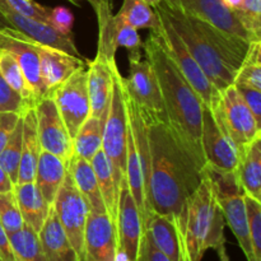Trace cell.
I'll list each match as a JSON object with an SVG mask.
<instances>
[{"label": "cell", "mask_w": 261, "mask_h": 261, "mask_svg": "<svg viewBox=\"0 0 261 261\" xmlns=\"http://www.w3.org/2000/svg\"><path fill=\"white\" fill-rule=\"evenodd\" d=\"M145 120L150 157L148 211L149 216L157 213L175 221L184 247L188 201L203 180V168L173 134L167 122L147 117Z\"/></svg>", "instance_id": "obj_1"}, {"label": "cell", "mask_w": 261, "mask_h": 261, "mask_svg": "<svg viewBox=\"0 0 261 261\" xmlns=\"http://www.w3.org/2000/svg\"><path fill=\"white\" fill-rule=\"evenodd\" d=\"M153 9L167 18L217 91L233 84L251 45L250 41L184 12L172 0H162Z\"/></svg>", "instance_id": "obj_2"}, {"label": "cell", "mask_w": 261, "mask_h": 261, "mask_svg": "<svg viewBox=\"0 0 261 261\" xmlns=\"http://www.w3.org/2000/svg\"><path fill=\"white\" fill-rule=\"evenodd\" d=\"M143 51L157 76L168 126L203 168L206 165L200 142L204 103L168 55L160 30L150 31Z\"/></svg>", "instance_id": "obj_3"}, {"label": "cell", "mask_w": 261, "mask_h": 261, "mask_svg": "<svg viewBox=\"0 0 261 261\" xmlns=\"http://www.w3.org/2000/svg\"><path fill=\"white\" fill-rule=\"evenodd\" d=\"M223 213L203 176L200 185L188 201V218L184 234L182 261H201L209 249L216 250L221 261H229L226 251Z\"/></svg>", "instance_id": "obj_4"}, {"label": "cell", "mask_w": 261, "mask_h": 261, "mask_svg": "<svg viewBox=\"0 0 261 261\" xmlns=\"http://www.w3.org/2000/svg\"><path fill=\"white\" fill-rule=\"evenodd\" d=\"M127 111L124 96V76L119 68L114 70V87L109 114L103 125L102 148L112 166L117 189L126 180V139H127Z\"/></svg>", "instance_id": "obj_5"}, {"label": "cell", "mask_w": 261, "mask_h": 261, "mask_svg": "<svg viewBox=\"0 0 261 261\" xmlns=\"http://www.w3.org/2000/svg\"><path fill=\"white\" fill-rule=\"evenodd\" d=\"M155 13L158 15V19H160V28L158 30L162 35L163 41H165V46L168 55L171 56L175 65L177 66L181 74L185 76L189 84L193 87L196 94L200 97L201 102L205 106L212 107L218 102L221 92L217 91L213 84L209 82V79L203 73V70L198 65L195 59L193 58L190 51L188 50L185 43L182 42L180 36L177 35V32L173 30L171 23L167 20V18L161 14V13Z\"/></svg>", "instance_id": "obj_6"}, {"label": "cell", "mask_w": 261, "mask_h": 261, "mask_svg": "<svg viewBox=\"0 0 261 261\" xmlns=\"http://www.w3.org/2000/svg\"><path fill=\"white\" fill-rule=\"evenodd\" d=\"M124 89L147 119L167 122L157 76L142 55H129V75L124 78Z\"/></svg>", "instance_id": "obj_7"}, {"label": "cell", "mask_w": 261, "mask_h": 261, "mask_svg": "<svg viewBox=\"0 0 261 261\" xmlns=\"http://www.w3.org/2000/svg\"><path fill=\"white\" fill-rule=\"evenodd\" d=\"M211 109L218 115L239 152L261 135V124L255 119L233 84L221 92L218 102Z\"/></svg>", "instance_id": "obj_8"}, {"label": "cell", "mask_w": 261, "mask_h": 261, "mask_svg": "<svg viewBox=\"0 0 261 261\" xmlns=\"http://www.w3.org/2000/svg\"><path fill=\"white\" fill-rule=\"evenodd\" d=\"M87 78V65H84L48 94L53 97L71 140L82 124L91 116Z\"/></svg>", "instance_id": "obj_9"}, {"label": "cell", "mask_w": 261, "mask_h": 261, "mask_svg": "<svg viewBox=\"0 0 261 261\" xmlns=\"http://www.w3.org/2000/svg\"><path fill=\"white\" fill-rule=\"evenodd\" d=\"M53 206L79 261H83L84 227L89 214V206L76 189L69 171L56 194Z\"/></svg>", "instance_id": "obj_10"}, {"label": "cell", "mask_w": 261, "mask_h": 261, "mask_svg": "<svg viewBox=\"0 0 261 261\" xmlns=\"http://www.w3.org/2000/svg\"><path fill=\"white\" fill-rule=\"evenodd\" d=\"M201 150L208 165L224 171H234L239 163V148L231 139L218 115L209 106H203Z\"/></svg>", "instance_id": "obj_11"}, {"label": "cell", "mask_w": 261, "mask_h": 261, "mask_svg": "<svg viewBox=\"0 0 261 261\" xmlns=\"http://www.w3.org/2000/svg\"><path fill=\"white\" fill-rule=\"evenodd\" d=\"M40 45L33 38L23 35L13 28L0 30V50L9 53L19 65L25 82L37 103L46 96L45 87L41 78Z\"/></svg>", "instance_id": "obj_12"}, {"label": "cell", "mask_w": 261, "mask_h": 261, "mask_svg": "<svg viewBox=\"0 0 261 261\" xmlns=\"http://www.w3.org/2000/svg\"><path fill=\"white\" fill-rule=\"evenodd\" d=\"M35 114L41 149L53 153L68 162L74 153L73 140L66 130L53 97H42L35 105Z\"/></svg>", "instance_id": "obj_13"}, {"label": "cell", "mask_w": 261, "mask_h": 261, "mask_svg": "<svg viewBox=\"0 0 261 261\" xmlns=\"http://www.w3.org/2000/svg\"><path fill=\"white\" fill-rule=\"evenodd\" d=\"M117 249L122 250L132 260L137 261L140 244L144 236L143 218L130 194L126 180L119 186V204L116 218Z\"/></svg>", "instance_id": "obj_14"}, {"label": "cell", "mask_w": 261, "mask_h": 261, "mask_svg": "<svg viewBox=\"0 0 261 261\" xmlns=\"http://www.w3.org/2000/svg\"><path fill=\"white\" fill-rule=\"evenodd\" d=\"M116 227L106 212L89 211L84 227L83 261H114Z\"/></svg>", "instance_id": "obj_15"}, {"label": "cell", "mask_w": 261, "mask_h": 261, "mask_svg": "<svg viewBox=\"0 0 261 261\" xmlns=\"http://www.w3.org/2000/svg\"><path fill=\"white\" fill-rule=\"evenodd\" d=\"M184 12L201 18L231 35L252 42L249 32L244 28L236 13L226 7L223 0H172Z\"/></svg>", "instance_id": "obj_16"}, {"label": "cell", "mask_w": 261, "mask_h": 261, "mask_svg": "<svg viewBox=\"0 0 261 261\" xmlns=\"http://www.w3.org/2000/svg\"><path fill=\"white\" fill-rule=\"evenodd\" d=\"M87 86H88L91 116L106 121L114 87V70L117 64H109L99 58L87 61Z\"/></svg>", "instance_id": "obj_17"}, {"label": "cell", "mask_w": 261, "mask_h": 261, "mask_svg": "<svg viewBox=\"0 0 261 261\" xmlns=\"http://www.w3.org/2000/svg\"><path fill=\"white\" fill-rule=\"evenodd\" d=\"M41 78L46 96L53 93L61 83L66 81L79 68L86 65L83 59L61 51L51 46L40 45Z\"/></svg>", "instance_id": "obj_18"}, {"label": "cell", "mask_w": 261, "mask_h": 261, "mask_svg": "<svg viewBox=\"0 0 261 261\" xmlns=\"http://www.w3.org/2000/svg\"><path fill=\"white\" fill-rule=\"evenodd\" d=\"M0 12L4 14L8 22L12 24L13 30L19 31L20 33L33 38V40L42 43V45L51 46V47L59 48V50L63 51L70 48L71 41L68 36L61 35L48 23L25 17V15L15 12L12 7L8 5L5 0H0Z\"/></svg>", "instance_id": "obj_19"}, {"label": "cell", "mask_w": 261, "mask_h": 261, "mask_svg": "<svg viewBox=\"0 0 261 261\" xmlns=\"http://www.w3.org/2000/svg\"><path fill=\"white\" fill-rule=\"evenodd\" d=\"M38 239L46 261H79L53 205L38 231Z\"/></svg>", "instance_id": "obj_20"}, {"label": "cell", "mask_w": 261, "mask_h": 261, "mask_svg": "<svg viewBox=\"0 0 261 261\" xmlns=\"http://www.w3.org/2000/svg\"><path fill=\"white\" fill-rule=\"evenodd\" d=\"M144 234L153 246L172 261H182V237L175 221L162 214L152 213L144 227Z\"/></svg>", "instance_id": "obj_21"}, {"label": "cell", "mask_w": 261, "mask_h": 261, "mask_svg": "<svg viewBox=\"0 0 261 261\" xmlns=\"http://www.w3.org/2000/svg\"><path fill=\"white\" fill-rule=\"evenodd\" d=\"M244 193L232 194V195L218 196L216 198L217 203L219 204L223 213L224 221L229 226L231 231L233 232L234 237L239 241L242 252L246 256L247 261H255L252 254L251 241L249 234V224H247L246 206H245Z\"/></svg>", "instance_id": "obj_22"}, {"label": "cell", "mask_w": 261, "mask_h": 261, "mask_svg": "<svg viewBox=\"0 0 261 261\" xmlns=\"http://www.w3.org/2000/svg\"><path fill=\"white\" fill-rule=\"evenodd\" d=\"M236 175L245 195L261 201V135L240 149Z\"/></svg>", "instance_id": "obj_23"}, {"label": "cell", "mask_w": 261, "mask_h": 261, "mask_svg": "<svg viewBox=\"0 0 261 261\" xmlns=\"http://www.w3.org/2000/svg\"><path fill=\"white\" fill-rule=\"evenodd\" d=\"M22 154H20L19 168H18L17 184L33 182L35 181L36 167H37L40 153L42 150L40 142H38L37 120H36L35 107L28 109L22 115Z\"/></svg>", "instance_id": "obj_24"}, {"label": "cell", "mask_w": 261, "mask_h": 261, "mask_svg": "<svg viewBox=\"0 0 261 261\" xmlns=\"http://www.w3.org/2000/svg\"><path fill=\"white\" fill-rule=\"evenodd\" d=\"M68 172V162L53 153L41 150L35 173V184L40 193L53 205L55 196Z\"/></svg>", "instance_id": "obj_25"}, {"label": "cell", "mask_w": 261, "mask_h": 261, "mask_svg": "<svg viewBox=\"0 0 261 261\" xmlns=\"http://www.w3.org/2000/svg\"><path fill=\"white\" fill-rule=\"evenodd\" d=\"M68 171L70 172L76 189L88 204L89 211L99 212V213L106 212L98 182H97L96 173H94L91 162L73 153L70 160L68 161Z\"/></svg>", "instance_id": "obj_26"}, {"label": "cell", "mask_w": 261, "mask_h": 261, "mask_svg": "<svg viewBox=\"0 0 261 261\" xmlns=\"http://www.w3.org/2000/svg\"><path fill=\"white\" fill-rule=\"evenodd\" d=\"M13 191H14L15 199H17L18 208L22 214L23 222L38 233L46 217H47L48 209L51 205L45 200L42 194L36 186L35 181L17 184L14 185Z\"/></svg>", "instance_id": "obj_27"}, {"label": "cell", "mask_w": 261, "mask_h": 261, "mask_svg": "<svg viewBox=\"0 0 261 261\" xmlns=\"http://www.w3.org/2000/svg\"><path fill=\"white\" fill-rule=\"evenodd\" d=\"M98 20V48L97 58L116 64V45H115V14L112 13V0H97L93 5Z\"/></svg>", "instance_id": "obj_28"}, {"label": "cell", "mask_w": 261, "mask_h": 261, "mask_svg": "<svg viewBox=\"0 0 261 261\" xmlns=\"http://www.w3.org/2000/svg\"><path fill=\"white\" fill-rule=\"evenodd\" d=\"M91 165L93 167L94 173H96L97 182H98V188L101 191L102 200H103L107 214L112 219V222L116 224L119 189L115 182L111 163H110L109 158L106 157L103 150L99 149L91 160Z\"/></svg>", "instance_id": "obj_29"}, {"label": "cell", "mask_w": 261, "mask_h": 261, "mask_svg": "<svg viewBox=\"0 0 261 261\" xmlns=\"http://www.w3.org/2000/svg\"><path fill=\"white\" fill-rule=\"evenodd\" d=\"M103 125L105 122L102 120L89 116L73 138L74 154L91 162L93 155L102 148Z\"/></svg>", "instance_id": "obj_30"}, {"label": "cell", "mask_w": 261, "mask_h": 261, "mask_svg": "<svg viewBox=\"0 0 261 261\" xmlns=\"http://www.w3.org/2000/svg\"><path fill=\"white\" fill-rule=\"evenodd\" d=\"M14 261H46L38 233L24 223L19 231L8 234Z\"/></svg>", "instance_id": "obj_31"}, {"label": "cell", "mask_w": 261, "mask_h": 261, "mask_svg": "<svg viewBox=\"0 0 261 261\" xmlns=\"http://www.w3.org/2000/svg\"><path fill=\"white\" fill-rule=\"evenodd\" d=\"M117 15L135 30L157 31L160 28L157 13L143 0H124Z\"/></svg>", "instance_id": "obj_32"}, {"label": "cell", "mask_w": 261, "mask_h": 261, "mask_svg": "<svg viewBox=\"0 0 261 261\" xmlns=\"http://www.w3.org/2000/svg\"><path fill=\"white\" fill-rule=\"evenodd\" d=\"M0 75L15 92H18L22 96V98L31 107H35V97H33L32 92H31L27 82H25L19 65L9 53L3 50H0Z\"/></svg>", "instance_id": "obj_33"}, {"label": "cell", "mask_w": 261, "mask_h": 261, "mask_svg": "<svg viewBox=\"0 0 261 261\" xmlns=\"http://www.w3.org/2000/svg\"><path fill=\"white\" fill-rule=\"evenodd\" d=\"M22 133L23 117L20 116L14 132L12 133L9 140L0 153V166L8 173L14 185L18 180V168H19L20 154H22Z\"/></svg>", "instance_id": "obj_34"}, {"label": "cell", "mask_w": 261, "mask_h": 261, "mask_svg": "<svg viewBox=\"0 0 261 261\" xmlns=\"http://www.w3.org/2000/svg\"><path fill=\"white\" fill-rule=\"evenodd\" d=\"M233 83H241L261 91V41L251 42Z\"/></svg>", "instance_id": "obj_35"}, {"label": "cell", "mask_w": 261, "mask_h": 261, "mask_svg": "<svg viewBox=\"0 0 261 261\" xmlns=\"http://www.w3.org/2000/svg\"><path fill=\"white\" fill-rule=\"evenodd\" d=\"M244 199L252 254L255 261H261V201L249 195H244Z\"/></svg>", "instance_id": "obj_36"}, {"label": "cell", "mask_w": 261, "mask_h": 261, "mask_svg": "<svg viewBox=\"0 0 261 261\" xmlns=\"http://www.w3.org/2000/svg\"><path fill=\"white\" fill-rule=\"evenodd\" d=\"M0 223L8 234L19 231L24 226L14 191L0 193Z\"/></svg>", "instance_id": "obj_37"}, {"label": "cell", "mask_w": 261, "mask_h": 261, "mask_svg": "<svg viewBox=\"0 0 261 261\" xmlns=\"http://www.w3.org/2000/svg\"><path fill=\"white\" fill-rule=\"evenodd\" d=\"M115 45L129 51V55H142L143 41L138 30L115 14Z\"/></svg>", "instance_id": "obj_38"}, {"label": "cell", "mask_w": 261, "mask_h": 261, "mask_svg": "<svg viewBox=\"0 0 261 261\" xmlns=\"http://www.w3.org/2000/svg\"><path fill=\"white\" fill-rule=\"evenodd\" d=\"M237 18L249 32L252 42L261 41V5L260 0H244L240 10L236 12Z\"/></svg>", "instance_id": "obj_39"}, {"label": "cell", "mask_w": 261, "mask_h": 261, "mask_svg": "<svg viewBox=\"0 0 261 261\" xmlns=\"http://www.w3.org/2000/svg\"><path fill=\"white\" fill-rule=\"evenodd\" d=\"M28 109L32 107L0 75V112H15L23 115Z\"/></svg>", "instance_id": "obj_40"}, {"label": "cell", "mask_w": 261, "mask_h": 261, "mask_svg": "<svg viewBox=\"0 0 261 261\" xmlns=\"http://www.w3.org/2000/svg\"><path fill=\"white\" fill-rule=\"evenodd\" d=\"M9 7H12L15 12L25 15V17L33 18V19L41 20L50 24V12L51 8L41 5L35 0H5Z\"/></svg>", "instance_id": "obj_41"}, {"label": "cell", "mask_w": 261, "mask_h": 261, "mask_svg": "<svg viewBox=\"0 0 261 261\" xmlns=\"http://www.w3.org/2000/svg\"><path fill=\"white\" fill-rule=\"evenodd\" d=\"M74 15L68 8L55 7L50 12V25H53L61 35L74 37L73 35Z\"/></svg>", "instance_id": "obj_42"}, {"label": "cell", "mask_w": 261, "mask_h": 261, "mask_svg": "<svg viewBox=\"0 0 261 261\" xmlns=\"http://www.w3.org/2000/svg\"><path fill=\"white\" fill-rule=\"evenodd\" d=\"M233 86L240 93V96L242 97V99L250 107L257 122L261 124V91H257L252 87L245 86V84L241 83H233Z\"/></svg>", "instance_id": "obj_43"}, {"label": "cell", "mask_w": 261, "mask_h": 261, "mask_svg": "<svg viewBox=\"0 0 261 261\" xmlns=\"http://www.w3.org/2000/svg\"><path fill=\"white\" fill-rule=\"evenodd\" d=\"M22 115L15 112H0V153L14 132Z\"/></svg>", "instance_id": "obj_44"}, {"label": "cell", "mask_w": 261, "mask_h": 261, "mask_svg": "<svg viewBox=\"0 0 261 261\" xmlns=\"http://www.w3.org/2000/svg\"><path fill=\"white\" fill-rule=\"evenodd\" d=\"M137 261H172L170 257L166 256L163 252L155 249L152 245V242L148 240V237L143 236L142 244H140L139 254H138Z\"/></svg>", "instance_id": "obj_45"}, {"label": "cell", "mask_w": 261, "mask_h": 261, "mask_svg": "<svg viewBox=\"0 0 261 261\" xmlns=\"http://www.w3.org/2000/svg\"><path fill=\"white\" fill-rule=\"evenodd\" d=\"M0 257L3 261H14L12 247L9 244V237L2 223H0Z\"/></svg>", "instance_id": "obj_46"}, {"label": "cell", "mask_w": 261, "mask_h": 261, "mask_svg": "<svg viewBox=\"0 0 261 261\" xmlns=\"http://www.w3.org/2000/svg\"><path fill=\"white\" fill-rule=\"evenodd\" d=\"M13 189H14V184L0 166V193H9V191H13Z\"/></svg>", "instance_id": "obj_47"}, {"label": "cell", "mask_w": 261, "mask_h": 261, "mask_svg": "<svg viewBox=\"0 0 261 261\" xmlns=\"http://www.w3.org/2000/svg\"><path fill=\"white\" fill-rule=\"evenodd\" d=\"M242 2H244V0H223L226 7L229 8V9L234 13H236L237 10H240V8H241L242 5Z\"/></svg>", "instance_id": "obj_48"}, {"label": "cell", "mask_w": 261, "mask_h": 261, "mask_svg": "<svg viewBox=\"0 0 261 261\" xmlns=\"http://www.w3.org/2000/svg\"><path fill=\"white\" fill-rule=\"evenodd\" d=\"M114 261H134V260L130 259V257L127 256V255L125 254V252L122 251V250L116 249V252H115Z\"/></svg>", "instance_id": "obj_49"}, {"label": "cell", "mask_w": 261, "mask_h": 261, "mask_svg": "<svg viewBox=\"0 0 261 261\" xmlns=\"http://www.w3.org/2000/svg\"><path fill=\"white\" fill-rule=\"evenodd\" d=\"M4 28H13V27H12V24L8 22L7 18L4 17V14L0 12V30H4Z\"/></svg>", "instance_id": "obj_50"}, {"label": "cell", "mask_w": 261, "mask_h": 261, "mask_svg": "<svg viewBox=\"0 0 261 261\" xmlns=\"http://www.w3.org/2000/svg\"><path fill=\"white\" fill-rule=\"evenodd\" d=\"M143 2H145L148 5H150V7H152V8H154L155 5L160 4V3L162 2V0H143Z\"/></svg>", "instance_id": "obj_51"}, {"label": "cell", "mask_w": 261, "mask_h": 261, "mask_svg": "<svg viewBox=\"0 0 261 261\" xmlns=\"http://www.w3.org/2000/svg\"><path fill=\"white\" fill-rule=\"evenodd\" d=\"M66 2L70 3V4H73V5H75V7H82V4H83V3H82V0H66Z\"/></svg>", "instance_id": "obj_52"}, {"label": "cell", "mask_w": 261, "mask_h": 261, "mask_svg": "<svg viewBox=\"0 0 261 261\" xmlns=\"http://www.w3.org/2000/svg\"><path fill=\"white\" fill-rule=\"evenodd\" d=\"M84 2H86V3H88V4L91 5V7H92V5H93L94 3L97 2V0H82V3H84Z\"/></svg>", "instance_id": "obj_53"}, {"label": "cell", "mask_w": 261, "mask_h": 261, "mask_svg": "<svg viewBox=\"0 0 261 261\" xmlns=\"http://www.w3.org/2000/svg\"><path fill=\"white\" fill-rule=\"evenodd\" d=\"M0 261H3V260H2V257H0Z\"/></svg>", "instance_id": "obj_54"}]
</instances>
